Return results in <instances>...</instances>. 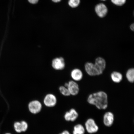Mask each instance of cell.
Wrapping results in <instances>:
<instances>
[{
    "label": "cell",
    "instance_id": "obj_17",
    "mask_svg": "<svg viewBox=\"0 0 134 134\" xmlns=\"http://www.w3.org/2000/svg\"><path fill=\"white\" fill-rule=\"evenodd\" d=\"M59 91L60 93L63 96L67 97L71 95L68 88L64 86H60L59 88Z\"/></svg>",
    "mask_w": 134,
    "mask_h": 134
},
{
    "label": "cell",
    "instance_id": "obj_3",
    "mask_svg": "<svg viewBox=\"0 0 134 134\" xmlns=\"http://www.w3.org/2000/svg\"><path fill=\"white\" fill-rule=\"evenodd\" d=\"M43 105L48 108L54 107L57 103V98L56 95L52 93L47 94L43 98Z\"/></svg>",
    "mask_w": 134,
    "mask_h": 134
},
{
    "label": "cell",
    "instance_id": "obj_15",
    "mask_svg": "<svg viewBox=\"0 0 134 134\" xmlns=\"http://www.w3.org/2000/svg\"><path fill=\"white\" fill-rule=\"evenodd\" d=\"M127 80L131 83H133L134 80V69L133 68H131L128 70L126 74Z\"/></svg>",
    "mask_w": 134,
    "mask_h": 134
},
{
    "label": "cell",
    "instance_id": "obj_1",
    "mask_svg": "<svg viewBox=\"0 0 134 134\" xmlns=\"http://www.w3.org/2000/svg\"><path fill=\"white\" fill-rule=\"evenodd\" d=\"M87 101L90 104L94 105L99 110H105L108 107V97L105 92L99 91L88 96Z\"/></svg>",
    "mask_w": 134,
    "mask_h": 134
},
{
    "label": "cell",
    "instance_id": "obj_10",
    "mask_svg": "<svg viewBox=\"0 0 134 134\" xmlns=\"http://www.w3.org/2000/svg\"><path fill=\"white\" fill-rule=\"evenodd\" d=\"M95 10L97 15L100 18H103L106 15L108 11L106 6L103 4L97 5Z\"/></svg>",
    "mask_w": 134,
    "mask_h": 134
},
{
    "label": "cell",
    "instance_id": "obj_26",
    "mask_svg": "<svg viewBox=\"0 0 134 134\" xmlns=\"http://www.w3.org/2000/svg\"><path fill=\"white\" fill-rule=\"evenodd\" d=\"M101 1H105V0H101Z\"/></svg>",
    "mask_w": 134,
    "mask_h": 134
},
{
    "label": "cell",
    "instance_id": "obj_9",
    "mask_svg": "<svg viewBox=\"0 0 134 134\" xmlns=\"http://www.w3.org/2000/svg\"><path fill=\"white\" fill-rule=\"evenodd\" d=\"M114 120V115L111 112H107L105 113L103 115V123L105 126L107 127L111 126L113 125Z\"/></svg>",
    "mask_w": 134,
    "mask_h": 134
},
{
    "label": "cell",
    "instance_id": "obj_14",
    "mask_svg": "<svg viewBox=\"0 0 134 134\" xmlns=\"http://www.w3.org/2000/svg\"><path fill=\"white\" fill-rule=\"evenodd\" d=\"M85 127L80 124H78L74 126L72 134H85Z\"/></svg>",
    "mask_w": 134,
    "mask_h": 134
},
{
    "label": "cell",
    "instance_id": "obj_25",
    "mask_svg": "<svg viewBox=\"0 0 134 134\" xmlns=\"http://www.w3.org/2000/svg\"><path fill=\"white\" fill-rule=\"evenodd\" d=\"M4 134H12L10 133H9V132H8V133H5Z\"/></svg>",
    "mask_w": 134,
    "mask_h": 134
},
{
    "label": "cell",
    "instance_id": "obj_24",
    "mask_svg": "<svg viewBox=\"0 0 134 134\" xmlns=\"http://www.w3.org/2000/svg\"><path fill=\"white\" fill-rule=\"evenodd\" d=\"M53 2H54L57 3L59 2L60 1H61V0H52Z\"/></svg>",
    "mask_w": 134,
    "mask_h": 134
},
{
    "label": "cell",
    "instance_id": "obj_20",
    "mask_svg": "<svg viewBox=\"0 0 134 134\" xmlns=\"http://www.w3.org/2000/svg\"><path fill=\"white\" fill-rule=\"evenodd\" d=\"M126 0H111L114 4L118 6H122L125 4Z\"/></svg>",
    "mask_w": 134,
    "mask_h": 134
},
{
    "label": "cell",
    "instance_id": "obj_7",
    "mask_svg": "<svg viewBox=\"0 0 134 134\" xmlns=\"http://www.w3.org/2000/svg\"><path fill=\"white\" fill-rule=\"evenodd\" d=\"M64 86L68 88L71 95L76 96L79 93V86L78 84L74 80H71L68 83H66L65 84Z\"/></svg>",
    "mask_w": 134,
    "mask_h": 134
},
{
    "label": "cell",
    "instance_id": "obj_19",
    "mask_svg": "<svg viewBox=\"0 0 134 134\" xmlns=\"http://www.w3.org/2000/svg\"><path fill=\"white\" fill-rule=\"evenodd\" d=\"M20 121L21 125L22 131V132L26 131L28 128V125L27 122L23 120Z\"/></svg>",
    "mask_w": 134,
    "mask_h": 134
},
{
    "label": "cell",
    "instance_id": "obj_5",
    "mask_svg": "<svg viewBox=\"0 0 134 134\" xmlns=\"http://www.w3.org/2000/svg\"><path fill=\"white\" fill-rule=\"evenodd\" d=\"M85 71L87 74L91 76H95L103 74L100 71L94 63L91 62H87L85 65Z\"/></svg>",
    "mask_w": 134,
    "mask_h": 134
},
{
    "label": "cell",
    "instance_id": "obj_11",
    "mask_svg": "<svg viewBox=\"0 0 134 134\" xmlns=\"http://www.w3.org/2000/svg\"><path fill=\"white\" fill-rule=\"evenodd\" d=\"M94 64L98 69L103 73L106 66V61L104 59L101 57H99L95 59Z\"/></svg>",
    "mask_w": 134,
    "mask_h": 134
},
{
    "label": "cell",
    "instance_id": "obj_23",
    "mask_svg": "<svg viewBox=\"0 0 134 134\" xmlns=\"http://www.w3.org/2000/svg\"><path fill=\"white\" fill-rule=\"evenodd\" d=\"M130 28L132 30V31H134V24H132L131 25V26H130Z\"/></svg>",
    "mask_w": 134,
    "mask_h": 134
},
{
    "label": "cell",
    "instance_id": "obj_4",
    "mask_svg": "<svg viewBox=\"0 0 134 134\" xmlns=\"http://www.w3.org/2000/svg\"><path fill=\"white\" fill-rule=\"evenodd\" d=\"M85 128L88 133L90 134L96 133L99 129L95 120L92 118H89L85 122Z\"/></svg>",
    "mask_w": 134,
    "mask_h": 134
},
{
    "label": "cell",
    "instance_id": "obj_8",
    "mask_svg": "<svg viewBox=\"0 0 134 134\" xmlns=\"http://www.w3.org/2000/svg\"><path fill=\"white\" fill-rule=\"evenodd\" d=\"M52 65L53 68L55 70H62L65 66L64 59L61 57L55 58L52 61Z\"/></svg>",
    "mask_w": 134,
    "mask_h": 134
},
{
    "label": "cell",
    "instance_id": "obj_16",
    "mask_svg": "<svg viewBox=\"0 0 134 134\" xmlns=\"http://www.w3.org/2000/svg\"><path fill=\"white\" fill-rule=\"evenodd\" d=\"M13 128L15 131L17 133H19L22 132L21 123L20 121H16L14 122L13 124Z\"/></svg>",
    "mask_w": 134,
    "mask_h": 134
},
{
    "label": "cell",
    "instance_id": "obj_13",
    "mask_svg": "<svg viewBox=\"0 0 134 134\" xmlns=\"http://www.w3.org/2000/svg\"><path fill=\"white\" fill-rule=\"evenodd\" d=\"M110 77L114 82L119 83L123 79V75L121 73L118 71H114L112 72L110 75Z\"/></svg>",
    "mask_w": 134,
    "mask_h": 134
},
{
    "label": "cell",
    "instance_id": "obj_22",
    "mask_svg": "<svg viewBox=\"0 0 134 134\" xmlns=\"http://www.w3.org/2000/svg\"><path fill=\"white\" fill-rule=\"evenodd\" d=\"M30 3L32 4H36L38 2V0H28Z\"/></svg>",
    "mask_w": 134,
    "mask_h": 134
},
{
    "label": "cell",
    "instance_id": "obj_6",
    "mask_svg": "<svg viewBox=\"0 0 134 134\" xmlns=\"http://www.w3.org/2000/svg\"><path fill=\"white\" fill-rule=\"evenodd\" d=\"M79 117V114L74 108H71L65 112L63 118L65 121L73 122L76 120Z\"/></svg>",
    "mask_w": 134,
    "mask_h": 134
},
{
    "label": "cell",
    "instance_id": "obj_18",
    "mask_svg": "<svg viewBox=\"0 0 134 134\" xmlns=\"http://www.w3.org/2000/svg\"><path fill=\"white\" fill-rule=\"evenodd\" d=\"M80 2V0H69L68 4L71 7L75 8L79 6Z\"/></svg>",
    "mask_w": 134,
    "mask_h": 134
},
{
    "label": "cell",
    "instance_id": "obj_12",
    "mask_svg": "<svg viewBox=\"0 0 134 134\" xmlns=\"http://www.w3.org/2000/svg\"><path fill=\"white\" fill-rule=\"evenodd\" d=\"M71 75L74 81H80L82 79L83 73L81 70L78 68H75L72 70Z\"/></svg>",
    "mask_w": 134,
    "mask_h": 134
},
{
    "label": "cell",
    "instance_id": "obj_2",
    "mask_svg": "<svg viewBox=\"0 0 134 134\" xmlns=\"http://www.w3.org/2000/svg\"><path fill=\"white\" fill-rule=\"evenodd\" d=\"M43 105L42 103L39 100H33L28 103V109L30 113L33 115H36L41 111Z\"/></svg>",
    "mask_w": 134,
    "mask_h": 134
},
{
    "label": "cell",
    "instance_id": "obj_21",
    "mask_svg": "<svg viewBox=\"0 0 134 134\" xmlns=\"http://www.w3.org/2000/svg\"><path fill=\"white\" fill-rule=\"evenodd\" d=\"M58 134H71L69 131L68 130H65L63 131L61 133Z\"/></svg>",
    "mask_w": 134,
    "mask_h": 134
}]
</instances>
